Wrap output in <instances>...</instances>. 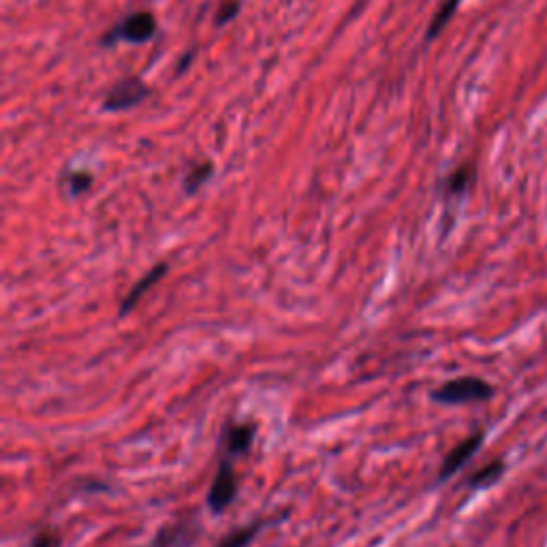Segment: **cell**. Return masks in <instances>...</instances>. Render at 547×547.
<instances>
[{
  "mask_svg": "<svg viewBox=\"0 0 547 547\" xmlns=\"http://www.w3.org/2000/svg\"><path fill=\"white\" fill-rule=\"evenodd\" d=\"M460 3H462V0H445L443 7L439 9V13L434 15V20H432V24H430V28H428V33H426V39H428V41H432V39L439 37L441 30H443V28L449 24V20L453 18V13L458 11Z\"/></svg>",
  "mask_w": 547,
  "mask_h": 547,
  "instance_id": "cell-8",
  "label": "cell"
},
{
  "mask_svg": "<svg viewBox=\"0 0 547 547\" xmlns=\"http://www.w3.org/2000/svg\"><path fill=\"white\" fill-rule=\"evenodd\" d=\"M212 171H214L212 163H201V165L193 167L184 178V191L186 193H195L201 184H206L210 180Z\"/></svg>",
  "mask_w": 547,
  "mask_h": 547,
  "instance_id": "cell-9",
  "label": "cell"
},
{
  "mask_svg": "<svg viewBox=\"0 0 547 547\" xmlns=\"http://www.w3.org/2000/svg\"><path fill=\"white\" fill-rule=\"evenodd\" d=\"M494 389L490 383L475 377H462L445 383L441 389H436L432 398L441 404H462V402H481L492 398Z\"/></svg>",
  "mask_w": 547,
  "mask_h": 547,
  "instance_id": "cell-1",
  "label": "cell"
},
{
  "mask_svg": "<svg viewBox=\"0 0 547 547\" xmlns=\"http://www.w3.org/2000/svg\"><path fill=\"white\" fill-rule=\"evenodd\" d=\"M255 430L253 426H233L225 432V445H227V453L231 456H238V453L248 451L250 443H253Z\"/></svg>",
  "mask_w": 547,
  "mask_h": 547,
  "instance_id": "cell-7",
  "label": "cell"
},
{
  "mask_svg": "<svg viewBox=\"0 0 547 547\" xmlns=\"http://www.w3.org/2000/svg\"><path fill=\"white\" fill-rule=\"evenodd\" d=\"M150 95V88L137 80V77H129V80H122L112 90L107 92L103 99L105 112H124V109H131L142 103Z\"/></svg>",
  "mask_w": 547,
  "mask_h": 547,
  "instance_id": "cell-3",
  "label": "cell"
},
{
  "mask_svg": "<svg viewBox=\"0 0 547 547\" xmlns=\"http://www.w3.org/2000/svg\"><path fill=\"white\" fill-rule=\"evenodd\" d=\"M468 182H471V171H468V167H462L447 180V191L453 193V195H458L466 189Z\"/></svg>",
  "mask_w": 547,
  "mask_h": 547,
  "instance_id": "cell-13",
  "label": "cell"
},
{
  "mask_svg": "<svg viewBox=\"0 0 547 547\" xmlns=\"http://www.w3.org/2000/svg\"><path fill=\"white\" fill-rule=\"evenodd\" d=\"M259 530H261V524H250L246 528L236 530V533L227 535L216 547H246L250 541L257 537Z\"/></svg>",
  "mask_w": 547,
  "mask_h": 547,
  "instance_id": "cell-10",
  "label": "cell"
},
{
  "mask_svg": "<svg viewBox=\"0 0 547 547\" xmlns=\"http://www.w3.org/2000/svg\"><path fill=\"white\" fill-rule=\"evenodd\" d=\"M481 443H483V434H473L471 439L462 441L456 449H453V451L449 453V456H447V460L443 462V468H441V481L449 479L451 475H456V473L460 471V468L475 456L477 449L481 447Z\"/></svg>",
  "mask_w": 547,
  "mask_h": 547,
  "instance_id": "cell-5",
  "label": "cell"
},
{
  "mask_svg": "<svg viewBox=\"0 0 547 547\" xmlns=\"http://www.w3.org/2000/svg\"><path fill=\"white\" fill-rule=\"evenodd\" d=\"M238 11H240L238 0H225V3L221 7H218V11L214 15V24L216 26H223V24L231 22L238 15Z\"/></svg>",
  "mask_w": 547,
  "mask_h": 547,
  "instance_id": "cell-12",
  "label": "cell"
},
{
  "mask_svg": "<svg viewBox=\"0 0 547 547\" xmlns=\"http://www.w3.org/2000/svg\"><path fill=\"white\" fill-rule=\"evenodd\" d=\"M30 547H58V537L52 533H41L35 537V541Z\"/></svg>",
  "mask_w": 547,
  "mask_h": 547,
  "instance_id": "cell-15",
  "label": "cell"
},
{
  "mask_svg": "<svg viewBox=\"0 0 547 547\" xmlns=\"http://www.w3.org/2000/svg\"><path fill=\"white\" fill-rule=\"evenodd\" d=\"M156 33V20L148 11L133 13L122 24H118L112 33H109L103 43L112 45L114 41H129V43H146Z\"/></svg>",
  "mask_w": 547,
  "mask_h": 547,
  "instance_id": "cell-2",
  "label": "cell"
},
{
  "mask_svg": "<svg viewBox=\"0 0 547 547\" xmlns=\"http://www.w3.org/2000/svg\"><path fill=\"white\" fill-rule=\"evenodd\" d=\"M67 184H69L71 195H82V193H86L90 189L92 176L90 174H71L67 178Z\"/></svg>",
  "mask_w": 547,
  "mask_h": 547,
  "instance_id": "cell-14",
  "label": "cell"
},
{
  "mask_svg": "<svg viewBox=\"0 0 547 547\" xmlns=\"http://www.w3.org/2000/svg\"><path fill=\"white\" fill-rule=\"evenodd\" d=\"M500 475H503V462H492L490 466L483 468V471H479L471 483H468V486L471 488H488L490 483H494Z\"/></svg>",
  "mask_w": 547,
  "mask_h": 547,
  "instance_id": "cell-11",
  "label": "cell"
},
{
  "mask_svg": "<svg viewBox=\"0 0 547 547\" xmlns=\"http://www.w3.org/2000/svg\"><path fill=\"white\" fill-rule=\"evenodd\" d=\"M236 494H238L236 471H233V466L229 462H223L221 468H218L216 479H214L212 488H210L208 507L214 513H221L231 505V500L236 498Z\"/></svg>",
  "mask_w": 547,
  "mask_h": 547,
  "instance_id": "cell-4",
  "label": "cell"
},
{
  "mask_svg": "<svg viewBox=\"0 0 547 547\" xmlns=\"http://www.w3.org/2000/svg\"><path fill=\"white\" fill-rule=\"evenodd\" d=\"M167 274V265L165 263H159V265H154V268L142 278V280H139V283L129 291V295H127V298H124L122 300V306H120V315H127V312L139 302V298H142V295L152 287V285H156V283H159V280L163 278Z\"/></svg>",
  "mask_w": 547,
  "mask_h": 547,
  "instance_id": "cell-6",
  "label": "cell"
}]
</instances>
